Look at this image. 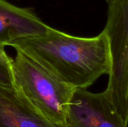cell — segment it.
<instances>
[{
	"label": "cell",
	"instance_id": "5b68a950",
	"mask_svg": "<svg viewBox=\"0 0 128 127\" xmlns=\"http://www.w3.org/2000/svg\"><path fill=\"white\" fill-rule=\"evenodd\" d=\"M50 26L29 7H19L0 0V47L16 40L44 34Z\"/></svg>",
	"mask_w": 128,
	"mask_h": 127
},
{
	"label": "cell",
	"instance_id": "7a4b0ae2",
	"mask_svg": "<svg viewBox=\"0 0 128 127\" xmlns=\"http://www.w3.org/2000/svg\"><path fill=\"white\" fill-rule=\"evenodd\" d=\"M12 70L14 89L44 117L67 127L69 104L76 88L20 50L12 60Z\"/></svg>",
	"mask_w": 128,
	"mask_h": 127
},
{
	"label": "cell",
	"instance_id": "6da1fadb",
	"mask_svg": "<svg viewBox=\"0 0 128 127\" xmlns=\"http://www.w3.org/2000/svg\"><path fill=\"white\" fill-rule=\"evenodd\" d=\"M10 46L20 50L75 88H88L111 70V54L104 30L82 37L49 28L44 34L16 40Z\"/></svg>",
	"mask_w": 128,
	"mask_h": 127
},
{
	"label": "cell",
	"instance_id": "277c9868",
	"mask_svg": "<svg viewBox=\"0 0 128 127\" xmlns=\"http://www.w3.org/2000/svg\"><path fill=\"white\" fill-rule=\"evenodd\" d=\"M67 127H128V122L117 111L104 91L92 93L76 88L66 118Z\"/></svg>",
	"mask_w": 128,
	"mask_h": 127
},
{
	"label": "cell",
	"instance_id": "ba28073f",
	"mask_svg": "<svg viewBox=\"0 0 128 127\" xmlns=\"http://www.w3.org/2000/svg\"><path fill=\"white\" fill-rule=\"evenodd\" d=\"M4 52H4V48H2V47H0V54H1V53H4Z\"/></svg>",
	"mask_w": 128,
	"mask_h": 127
},
{
	"label": "cell",
	"instance_id": "3957f363",
	"mask_svg": "<svg viewBox=\"0 0 128 127\" xmlns=\"http://www.w3.org/2000/svg\"><path fill=\"white\" fill-rule=\"evenodd\" d=\"M104 31L110 43L111 70L105 90L115 107L128 122V0H106Z\"/></svg>",
	"mask_w": 128,
	"mask_h": 127
},
{
	"label": "cell",
	"instance_id": "8992f818",
	"mask_svg": "<svg viewBox=\"0 0 128 127\" xmlns=\"http://www.w3.org/2000/svg\"><path fill=\"white\" fill-rule=\"evenodd\" d=\"M0 127H64L40 114L15 89L0 86Z\"/></svg>",
	"mask_w": 128,
	"mask_h": 127
},
{
	"label": "cell",
	"instance_id": "52a82bcc",
	"mask_svg": "<svg viewBox=\"0 0 128 127\" xmlns=\"http://www.w3.org/2000/svg\"><path fill=\"white\" fill-rule=\"evenodd\" d=\"M12 60L6 52L0 54V86L14 89Z\"/></svg>",
	"mask_w": 128,
	"mask_h": 127
}]
</instances>
